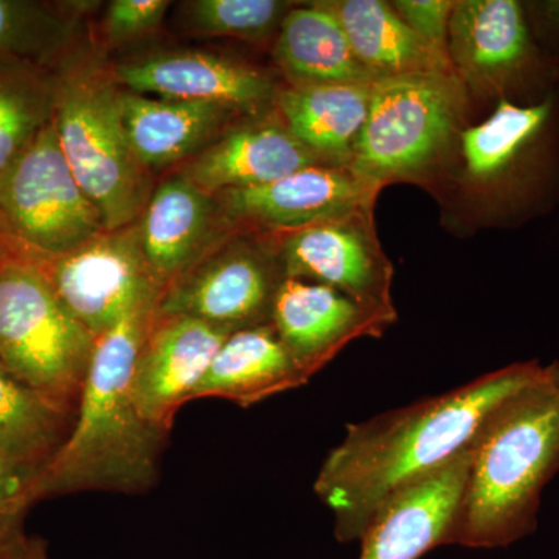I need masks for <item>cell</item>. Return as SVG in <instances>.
<instances>
[{
	"instance_id": "obj_1",
	"label": "cell",
	"mask_w": 559,
	"mask_h": 559,
	"mask_svg": "<svg viewBox=\"0 0 559 559\" xmlns=\"http://www.w3.org/2000/svg\"><path fill=\"white\" fill-rule=\"evenodd\" d=\"M544 371L538 360L511 364L443 395L349 425L314 484L333 513L336 539L359 540L382 502L468 450L500 401Z\"/></svg>"
},
{
	"instance_id": "obj_2",
	"label": "cell",
	"mask_w": 559,
	"mask_h": 559,
	"mask_svg": "<svg viewBox=\"0 0 559 559\" xmlns=\"http://www.w3.org/2000/svg\"><path fill=\"white\" fill-rule=\"evenodd\" d=\"M159 301L139 305L98 337L72 430L36 477L33 506L90 491L145 495L159 480L168 433L143 417L132 395V371Z\"/></svg>"
},
{
	"instance_id": "obj_3",
	"label": "cell",
	"mask_w": 559,
	"mask_h": 559,
	"mask_svg": "<svg viewBox=\"0 0 559 559\" xmlns=\"http://www.w3.org/2000/svg\"><path fill=\"white\" fill-rule=\"evenodd\" d=\"M558 473L559 385L546 367L481 423L447 546L499 549L532 535L543 489Z\"/></svg>"
},
{
	"instance_id": "obj_4",
	"label": "cell",
	"mask_w": 559,
	"mask_h": 559,
	"mask_svg": "<svg viewBox=\"0 0 559 559\" xmlns=\"http://www.w3.org/2000/svg\"><path fill=\"white\" fill-rule=\"evenodd\" d=\"M468 94L454 70L374 80L349 168L381 189L429 179L457 148Z\"/></svg>"
},
{
	"instance_id": "obj_5",
	"label": "cell",
	"mask_w": 559,
	"mask_h": 559,
	"mask_svg": "<svg viewBox=\"0 0 559 559\" xmlns=\"http://www.w3.org/2000/svg\"><path fill=\"white\" fill-rule=\"evenodd\" d=\"M97 340L24 249H0V366L75 415Z\"/></svg>"
},
{
	"instance_id": "obj_6",
	"label": "cell",
	"mask_w": 559,
	"mask_h": 559,
	"mask_svg": "<svg viewBox=\"0 0 559 559\" xmlns=\"http://www.w3.org/2000/svg\"><path fill=\"white\" fill-rule=\"evenodd\" d=\"M53 73L55 128L73 176L100 210L105 230L132 226L145 207V168L124 130L120 87L70 51Z\"/></svg>"
},
{
	"instance_id": "obj_7",
	"label": "cell",
	"mask_w": 559,
	"mask_h": 559,
	"mask_svg": "<svg viewBox=\"0 0 559 559\" xmlns=\"http://www.w3.org/2000/svg\"><path fill=\"white\" fill-rule=\"evenodd\" d=\"M457 146L463 173L510 219L549 207L559 194V86L535 105L498 102L465 128Z\"/></svg>"
},
{
	"instance_id": "obj_8",
	"label": "cell",
	"mask_w": 559,
	"mask_h": 559,
	"mask_svg": "<svg viewBox=\"0 0 559 559\" xmlns=\"http://www.w3.org/2000/svg\"><path fill=\"white\" fill-rule=\"evenodd\" d=\"M539 39L527 3L460 0L451 13L448 57L466 90L535 105L559 86V58Z\"/></svg>"
},
{
	"instance_id": "obj_9",
	"label": "cell",
	"mask_w": 559,
	"mask_h": 559,
	"mask_svg": "<svg viewBox=\"0 0 559 559\" xmlns=\"http://www.w3.org/2000/svg\"><path fill=\"white\" fill-rule=\"evenodd\" d=\"M0 212L25 252L57 259L105 231L97 205L73 176L55 121L0 175Z\"/></svg>"
},
{
	"instance_id": "obj_10",
	"label": "cell",
	"mask_w": 559,
	"mask_h": 559,
	"mask_svg": "<svg viewBox=\"0 0 559 559\" xmlns=\"http://www.w3.org/2000/svg\"><path fill=\"white\" fill-rule=\"evenodd\" d=\"M33 259L95 340L139 305L164 294L143 253L139 226L102 231L57 259Z\"/></svg>"
},
{
	"instance_id": "obj_11",
	"label": "cell",
	"mask_w": 559,
	"mask_h": 559,
	"mask_svg": "<svg viewBox=\"0 0 559 559\" xmlns=\"http://www.w3.org/2000/svg\"><path fill=\"white\" fill-rule=\"evenodd\" d=\"M283 280L275 248L234 241L171 282L159 314L200 319L230 334L266 325Z\"/></svg>"
},
{
	"instance_id": "obj_12",
	"label": "cell",
	"mask_w": 559,
	"mask_h": 559,
	"mask_svg": "<svg viewBox=\"0 0 559 559\" xmlns=\"http://www.w3.org/2000/svg\"><path fill=\"white\" fill-rule=\"evenodd\" d=\"M275 250L285 278L330 286L399 318L390 296L393 267L378 240L373 209L285 231Z\"/></svg>"
},
{
	"instance_id": "obj_13",
	"label": "cell",
	"mask_w": 559,
	"mask_h": 559,
	"mask_svg": "<svg viewBox=\"0 0 559 559\" xmlns=\"http://www.w3.org/2000/svg\"><path fill=\"white\" fill-rule=\"evenodd\" d=\"M381 187L349 167L312 165L285 178L215 194L221 215L259 229L290 231L373 209Z\"/></svg>"
},
{
	"instance_id": "obj_14",
	"label": "cell",
	"mask_w": 559,
	"mask_h": 559,
	"mask_svg": "<svg viewBox=\"0 0 559 559\" xmlns=\"http://www.w3.org/2000/svg\"><path fill=\"white\" fill-rule=\"evenodd\" d=\"M229 334L200 319L157 312L132 371V395L151 425L170 436L176 414Z\"/></svg>"
},
{
	"instance_id": "obj_15",
	"label": "cell",
	"mask_w": 559,
	"mask_h": 559,
	"mask_svg": "<svg viewBox=\"0 0 559 559\" xmlns=\"http://www.w3.org/2000/svg\"><path fill=\"white\" fill-rule=\"evenodd\" d=\"M395 320L330 286L285 278L275 296L271 325L312 378L349 342L381 336Z\"/></svg>"
},
{
	"instance_id": "obj_16",
	"label": "cell",
	"mask_w": 559,
	"mask_h": 559,
	"mask_svg": "<svg viewBox=\"0 0 559 559\" xmlns=\"http://www.w3.org/2000/svg\"><path fill=\"white\" fill-rule=\"evenodd\" d=\"M124 91L159 98L210 102L257 112L274 102V81L242 62L207 51H167L123 62L112 72Z\"/></svg>"
},
{
	"instance_id": "obj_17",
	"label": "cell",
	"mask_w": 559,
	"mask_h": 559,
	"mask_svg": "<svg viewBox=\"0 0 559 559\" xmlns=\"http://www.w3.org/2000/svg\"><path fill=\"white\" fill-rule=\"evenodd\" d=\"M469 466V448L390 496L360 536L359 559H419L447 546Z\"/></svg>"
},
{
	"instance_id": "obj_18",
	"label": "cell",
	"mask_w": 559,
	"mask_h": 559,
	"mask_svg": "<svg viewBox=\"0 0 559 559\" xmlns=\"http://www.w3.org/2000/svg\"><path fill=\"white\" fill-rule=\"evenodd\" d=\"M312 165L329 164L294 138L277 116L224 132L198 153L180 175L215 197L223 191L267 186Z\"/></svg>"
},
{
	"instance_id": "obj_19",
	"label": "cell",
	"mask_w": 559,
	"mask_h": 559,
	"mask_svg": "<svg viewBox=\"0 0 559 559\" xmlns=\"http://www.w3.org/2000/svg\"><path fill=\"white\" fill-rule=\"evenodd\" d=\"M218 215L215 198L180 173L154 191L143 210L140 242L164 289L207 255Z\"/></svg>"
},
{
	"instance_id": "obj_20",
	"label": "cell",
	"mask_w": 559,
	"mask_h": 559,
	"mask_svg": "<svg viewBox=\"0 0 559 559\" xmlns=\"http://www.w3.org/2000/svg\"><path fill=\"white\" fill-rule=\"evenodd\" d=\"M120 108L132 153L143 168L168 167L201 153L240 114L218 103L154 98L124 90Z\"/></svg>"
},
{
	"instance_id": "obj_21",
	"label": "cell",
	"mask_w": 559,
	"mask_h": 559,
	"mask_svg": "<svg viewBox=\"0 0 559 559\" xmlns=\"http://www.w3.org/2000/svg\"><path fill=\"white\" fill-rule=\"evenodd\" d=\"M310 380L266 323L229 334L190 401L221 399L250 407Z\"/></svg>"
},
{
	"instance_id": "obj_22",
	"label": "cell",
	"mask_w": 559,
	"mask_h": 559,
	"mask_svg": "<svg viewBox=\"0 0 559 559\" xmlns=\"http://www.w3.org/2000/svg\"><path fill=\"white\" fill-rule=\"evenodd\" d=\"M371 84H289L275 94L278 119L320 160L349 167L369 114Z\"/></svg>"
},
{
	"instance_id": "obj_23",
	"label": "cell",
	"mask_w": 559,
	"mask_h": 559,
	"mask_svg": "<svg viewBox=\"0 0 559 559\" xmlns=\"http://www.w3.org/2000/svg\"><path fill=\"white\" fill-rule=\"evenodd\" d=\"M323 5L340 20L356 58L373 81L454 70L450 57L419 38L389 2L333 0Z\"/></svg>"
},
{
	"instance_id": "obj_24",
	"label": "cell",
	"mask_w": 559,
	"mask_h": 559,
	"mask_svg": "<svg viewBox=\"0 0 559 559\" xmlns=\"http://www.w3.org/2000/svg\"><path fill=\"white\" fill-rule=\"evenodd\" d=\"M272 57L290 84L371 83L340 20L323 2L290 9Z\"/></svg>"
},
{
	"instance_id": "obj_25",
	"label": "cell",
	"mask_w": 559,
	"mask_h": 559,
	"mask_svg": "<svg viewBox=\"0 0 559 559\" xmlns=\"http://www.w3.org/2000/svg\"><path fill=\"white\" fill-rule=\"evenodd\" d=\"M73 419L0 366V454L44 468L68 440Z\"/></svg>"
},
{
	"instance_id": "obj_26",
	"label": "cell",
	"mask_w": 559,
	"mask_h": 559,
	"mask_svg": "<svg viewBox=\"0 0 559 559\" xmlns=\"http://www.w3.org/2000/svg\"><path fill=\"white\" fill-rule=\"evenodd\" d=\"M53 70L24 61H0V175L53 121Z\"/></svg>"
},
{
	"instance_id": "obj_27",
	"label": "cell",
	"mask_w": 559,
	"mask_h": 559,
	"mask_svg": "<svg viewBox=\"0 0 559 559\" xmlns=\"http://www.w3.org/2000/svg\"><path fill=\"white\" fill-rule=\"evenodd\" d=\"M75 22L35 0H0V61H24L53 70L70 51Z\"/></svg>"
},
{
	"instance_id": "obj_28",
	"label": "cell",
	"mask_w": 559,
	"mask_h": 559,
	"mask_svg": "<svg viewBox=\"0 0 559 559\" xmlns=\"http://www.w3.org/2000/svg\"><path fill=\"white\" fill-rule=\"evenodd\" d=\"M289 5L278 0H194L187 3V22L202 35L259 43L278 32Z\"/></svg>"
},
{
	"instance_id": "obj_29",
	"label": "cell",
	"mask_w": 559,
	"mask_h": 559,
	"mask_svg": "<svg viewBox=\"0 0 559 559\" xmlns=\"http://www.w3.org/2000/svg\"><path fill=\"white\" fill-rule=\"evenodd\" d=\"M43 466L0 454V549L24 535L32 488Z\"/></svg>"
},
{
	"instance_id": "obj_30",
	"label": "cell",
	"mask_w": 559,
	"mask_h": 559,
	"mask_svg": "<svg viewBox=\"0 0 559 559\" xmlns=\"http://www.w3.org/2000/svg\"><path fill=\"white\" fill-rule=\"evenodd\" d=\"M167 0H114L105 16V33L112 43H128L148 35L164 20Z\"/></svg>"
},
{
	"instance_id": "obj_31",
	"label": "cell",
	"mask_w": 559,
	"mask_h": 559,
	"mask_svg": "<svg viewBox=\"0 0 559 559\" xmlns=\"http://www.w3.org/2000/svg\"><path fill=\"white\" fill-rule=\"evenodd\" d=\"M401 20L433 49L448 55V33L454 2L451 0H396L390 2Z\"/></svg>"
},
{
	"instance_id": "obj_32",
	"label": "cell",
	"mask_w": 559,
	"mask_h": 559,
	"mask_svg": "<svg viewBox=\"0 0 559 559\" xmlns=\"http://www.w3.org/2000/svg\"><path fill=\"white\" fill-rule=\"evenodd\" d=\"M0 559H50L47 544L35 536L21 535L0 549Z\"/></svg>"
},
{
	"instance_id": "obj_33",
	"label": "cell",
	"mask_w": 559,
	"mask_h": 559,
	"mask_svg": "<svg viewBox=\"0 0 559 559\" xmlns=\"http://www.w3.org/2000/svg\"><path fill=\"white\" fill-rule=\"evenodd\" d=\"M0 249H22L2 212H0Z\"/></svg>"
},
{
	"instance_id": "obj_34",
	"label": "cell",
	"mask_w": 559,
	"mask_h": 559,
	"mask_svg": "<svg viewBox=\"0 0 559 559\" xmlns=\"http://www.w3.org/2000/svg\"><path fill=\"white\" fill-rule=\"evenodd\" d=\"M547 373H549L551 380L557 382V384L559 385V360H557V362L551 364V366L547 367Z\"/></svg>"
},
{
	"instance_id": "obj_35",
	"label": "cell",
	"mask_w": 559,
	"mask_h": 559,
	"mask_svg": "<svg viewBox=\"0 0 559 559\" xmlns=\"http://www.w3.org/2000/svg\"><path fill=\"white\" fill-rule=\"evenodd\" d=\"M2 549H3V547H2Z\"/></svg>"
}]
</instances>
